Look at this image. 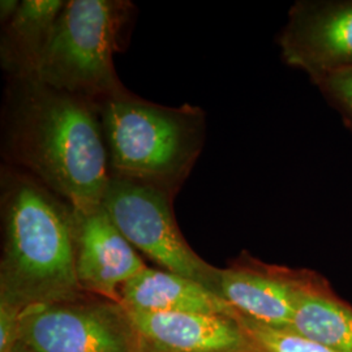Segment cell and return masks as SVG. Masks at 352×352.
<instances>
[{"label": "cell", "mask_w": 352, "mask_h": 352, "mask_svg": "<svg viewBox=\"0 0 352 352\" xmlns=\"http://www.w3.org/2000/svg\"><path fill=\"white\" fill-rule=\"evenodd\" d=\"M1 154L74 209L101 206L110 173L98 103L36 77L8 78Z\"/></svg>", "instance_id": "6da1fadb"}, {"label": "cell", "mask_w": 352, "mask_h": 352, "mask_svg": "<svg viewBox=\"0 0 352 352\" xmlns=\"http://www.w3.org/2000/svg\"><path fill=\"white\" fill-rule=\"evenodd\" d=\"M0 307L25 309L76 298L74 208L37 179L1 170Z\"/></svg>", "instance_id": "7a4b0ae2"}, {"label": "cell", "mask_w": 352, "mask_h": 352, "mask_svg": "<svg viewBox=\"0 0 352 352\" xmlns=\"http://www.w3.org/2000/svg\"><path fill=\"white\" fill-rule=\"evenodd\" d=\"M110 177L175 199L205 144L204 110L168 107L126 91L100 103Z\"/></svg>", "instance_id": "3957f363"}, {"label": "cell", "mask_w": 352, "mask_h": 352, "mask_svg": "<svg viewBox=\"0 0 352 352\" xmlns=\"http://www.w3.org/2000/svg\"><path fill=\"white\" fill-rule=\"evenodd\" d=\"M132 17L133 4L126 0L65 1L34 77L98 104L126 91L113 54L122 50Z\"/></svg>", "instance_id": "277c9868"}, {"label": "cell", "mask_w": 352, "mask_h": 352, "mask_svg": "<svg viewBox=\"0 0 352 352\" xmlns=\"http://www.w3.org/2000/svg\"><path fill=\"white\" fill-rule=\"evenodd\" d=\"M173 202L158 189L110 177L102 206L136 251L162 270L193 279L217 294L221 269L192 250L177 226Z\"/></svg>", "instance_id": "5b68a950"}, {"label": "cell", "mask_w": 352, "mask_h": 352, "mask_svg": "<svg viewBox=\"0 0 352 352\" xmlns=\"http://www.w3.org/2000/svg\"><path fill=\"white\" fill-rule=\"evenodd\" d=\"M19 337L36 352H144L126 307L87 292L28 308Z\"/></svg>", "instance_id": "8992f818"}, {"label": "cell", "mask_w": 352, "mask_h": 352, "mask_svg": "<svg viewBox=\"0 0 352 352\" xmlns=\"http://www.w3.org/2000/svg\"><path fill=\"white\" fill-rule=\"evenodd\" d=\"M282 58L317 82L352 67V0H300L278 39Z\"/></svg>", "instance_id": "52a82bcc"}, {"label": "cell", "mask_w": 352, "mask_h": 352, "mask_svg": "<svg viewBox=\"0 0 352 352\" xmlns=\"http://www.w3.org/2000/svg\"><path fill=\"white\" fill-rule=\"evenodd\" d=\"M308 269L266 264L243 252L219 272L217 295L240 316L260 324L289 329Z\"/></svg>", "instance_id": "ba28073f"}, {"label": "cell", "mask_w": 352, "mask_h": 352, "mask_svg": "<svg viewBox=\"0 0 352 352\" xmlns=\"http://www.w3.org/2000/svg\"><path fill=\"white\" fill-rule=\"evenodd\" d=\"M76 276L90 295L122 302L128 280L148 267L138 251L115 226L103 206L74 209Z\"/></svg>", "instance_id": "9c48e42d"}, {"label": "cell", "mask_w": 352, "mask_h": 352, "mask_svg": "<svg viewBox=\"0 0 352 352\" xmlns=\"http://www.w3.org/2000/svg\"><path fill=\"white\" fill-rule=\"evenodd\" d=\"M128 312L144 352H248L235 316Z\"/></svg>", "instance_id": "30bf717a"}, {"label": "cell", "mask_w": 352, "mask_h": 352, "mask_svg": "<svg viewBox=\"0 0 352 352\" xmlns=\"http://www.w3.org/2000/svg\"><path fill=\"white\" fill-rule=\"evenodd\" d=\"M122 304L132 312H173L235 316V311L201 283L167 270L145 267L120 291Z\"/></svg>", "instance_id": "8fae6325"}, {"label": "cell", "mask_w": 352, "mask_h": 352, "mask_svg": "<svg viewBox=\"0 0 352 352\" xmlns=\"http://www.w3.org/2000/svg\"><path fill=\"white\" fill-rule=\"evenodd\" d=\"M65 1L24 0L12 20L3 26L0 62L8 78L34 77L50 45Z\"/></svg>", "instance_id": "7c38bea8"}, {"label": "cell", "mask_w": 352, "mask_h": 352, "mask_svg": "<svg viewBox=\"0 0 352 352\" xmlns=\"http://www.w3.org/2000/svg\"><path fill=\"white\" fill-rule=\"evenodd\" d=\"M289 330L336 352H352V305L312 272L294 309Z\"/></svg>", "instance_id": "4fadbf2b"}, {"label": "cell", "mask_w": 352, "mask_h": 352, "mask_svg": "<svg viewBox=\"0 0 352 352\" xmlns=\"http://www.w3.org/2000/svg\"><path fill=\"white\" fill-rule=\"evenodd\" d=\"M248 343V352H336L289 329L269 327L235 315Z\"/></svg>", "instance_id": "5bb4252c"}, {"label": "cell", "mask_w": 352, "mask_h": 352, "mask_svg": "<svg viewBox=\"0 0 352 352\" xmlns=\"http://www.w3.org/2000/svg\"><path fill=\"white\" fill-rule=\"evenodd\" d=\"M315 84L352 128V67L325 76Z\"/></svg>", "instance_id": "9a60e30c"}, {"label": "cell", "mask_w": 352, "mask_h": 352, "mask_svg": "<svg viewBox=\"0 0 352 352\" xmlns=\"http://www.w3.org/2000/svg\"><path fill=\"white\" fill-rule=\"evenodd\" d=\"M20 316L12 309L0 307V352H11L20 340Z\"/></svg>", "instance_id": "2e32d148"}, {"label": "cell", "mask_w": 352, "mask_h": 352, "mask_svg": "<svg viewBox=\"0 0 352 352\" xmlns=\"http://www.w3.org/2000/svg\"><path fill=\"white\" fill-rule=\"evenodd\" d=\"M21 1L17 0H1L0 1V23L4 26L8 24L19 11Z\"/></svg>", "instance_id": "e0dca14e"}, {"label": "cell", "mask_w": 352, "mask_h": 352, "mask_svg": "<svg viewBox=\"0 0 352 352\" xmlns=\"http://www.w3.org/2000/svg\"><path fill=\"white\" fill-rule=\"evenodd\" d=\"M11 352H36L34 350H32L30 347H28L25 343H23L21 340H19L17 343H16V346L13 347V350Z\"/></svg>", "instance_id": "ac0fdd59"}]
</instances>
